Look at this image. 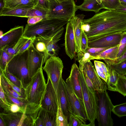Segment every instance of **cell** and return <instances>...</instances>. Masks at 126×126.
Returning a JSON list of instances; mask_svg holds the SVG:
<instances>
[{"label":"cell","mask_w":126,"mask_h":126,"mask_svg":"<svg viewBox=\"0 0 126 126\" xmlns=\"http://www.w3.org/2000/svg\"><path fill=\"white\" fill-rule=\"evenodd\" d=\"M79 63V69H82L86 72L93 83L97 93H101L106 91L107 89L106 83L99 76L91 61L84 63Z\"/></svg>","instance_id":"obj_10"},{"label":"cell","mask_w":126,"mask_h":126,"mask_svg":"<svg viewBox=\"0 0 126 126\" xmlns=\"http://www.w3.org/2000/svg\"><path fill=\"white\" fill-rule=\"evenodd\" d=\"M47 18H57L69 21L75 15L77 5L74 0H67L59 3L55 0H48Z\"/></svg>","instance_id":"obj_6"},{"label":"cell","mask_w":126,"mask_h":126,"mask_svg":"<svg viewBox=\"0 0 126 126\" xmlns=\"http://www.w3.org/2000/svg\"><path fill=\"white\" fill-rule=\"evenodd\" d=\"M126 51V32H122L121 39L119 45V48L117 59L122 56Z\"/></svg>","instance_id":"obj_42"},{"label":"cell","mask_w":126,"mask_h":126,"mask_svg":"<svg viewBox=\"0 0 126 126\" xmlns=\"http://www.w3.org/2000/svg\"><path fill=\"white\" fill-rule=\"evenodd\" d=\"M126 60V51L122 56L117 58L114 62L115 63H118Z\"/></svg>","instance_id":"obj_51"},{"label":"cell","mask_w":126,"mask_h":126,"mask_svg":"<svg viewBox=\"0 0 126 126\" xmlns=\"http://www.w3.org/2000/svg\"><path fill=\"white\" fill-rule=\"evenodd\" d=\"M38 4L43 8L48 10V0H38Z\"/></svg>","instance_id":"obj_50"},{"label":"cell","mask_w":126,"mask_h":126,"mask_svg":"<svg viewBox=\"0 0 126 126\" xmlns=\"http://www.w3.org/2000/svg\"><path fill=\"white\" fill-rule=\"evenodd\" d=\"M103 9L117 10L122 5L120 0H101Z\"/></svg>","instance_id":"obj_34"},{"label":"cell","mask_w":126,"mask_h":126,"mask_svg":"<svg viewBox=\"0 0 126 126\" xmlns=\"http://www.w3.org/2000/svg\"><path fill=\"white\" fill-rule=\"evenodd\" d=\"M46 87L42 68L32 77L31 81L24 89L27 105L31 107L41 105Z\"/></svg>","instance_id":"obj_3"},{"label":"cell","mask_w":126,"mask_h":126,"mask_svg":"<svg viewBox=\"0 0 126 126\" xmlns=\"http://www.w3.org/2000/svg\"><path fill=\"white\" fill-rule=\"evenodd\" d=\"M4 7L8 8L20 7L29 5L36 6L38 0H3Z\"/></svg>","instance_id":"obj_26"},{"label":"cell","mask_w":126,"mask_h":126,"mask_svg":"<svg viewBox=\"0 0 126 126\" xmlns=\"http://www.w3.org/2000/svg\"><path fill=\"white\" fill-rule=\"evenodd\" d=\"M64 80L62 77L60 80L58 87L59 103L63 114L68 120L72 114V110L64 84Z\"/></svg>","instance_id":"obj_17"},{"label":"cell","mask_w":126,"mask_h":126,"mask_svg":"<svg viewBox=\"0 0 126 126\" xmlns=\"http://www.w3.org/2000/svg\"><path fill=\"white\" fill-rule=\"evenodd\" d=\"M69 21L57 18H46L36 24H26L23 36L30 38L49 40Z\"/></svg>","instance_id":"obj_2"},{"label":"cell","mask_w":126,"mask_h":126,"mask_svg":"<svg viewBox=\"0 0 126 126\" xmlns=\"http://www.w3.org/2000/svg\"><path fill=\"white\" fill-rule=\"evenodd\" d=\"M65 46L66 54L72 60L76 56V45L73 25L71 19L66 24L65 35Z\"/></svg>","instance_id":"obj_15"},{"label":"cell","mask_w":126,"mask_h":126,"mask_svg":"<svg viewBox=\"0 0 126 126\" xmlns=\"http://www.w3.org/2000/svg\"><path fill=\"white\" fill-rule=\"evenodd\" d=\"M29 39V38L23 36L14 47H5L3 49L10 55H14L18 53L20 50Z\"/></svg>","instance_id":"obj_30"},{"label":"cell","mask_w":126,"mask_h":126,"mask_svg":"<svg viewBox=\"0 0 126 126\" xmlns=\"http://www.w3.org/2000/svg\"><path fill=\"white\" fill-rule=\"evenodd\" d=\"M23 114L20 112L0 113V117L4 121L5 126H19Z\"/></svg>","instance_id":"obj_21"},{"label":"cell","mask_w":126,"mask_h":126,"mask_svg":"<svg viewBox=\"0 0 126 126\" xmlns=\"http://www.w3.org/2000/svg\"><path fill=\"white\" fill-rule=\"evenodd\" d=\"M28 49L14 55L7 66L9 72L20 81L24 89L31 80L28 71Z\"/></svg>","instance_id":"obj_4"},{"label":"cell","mask_w":126,"mask_h":126,"mask_svg":"<svg viewBox=\"0 0 126 126\" xmlns=\"http://www.w3.org/2000/svg\"><path fill=\"white\" fill-rule=\"evenodd\" d=\"M5 94L6 99L9 103L11 104H16L24 109H25L27 104L26 101H22L12 96Z\"/></svg>","instance_id":"obj_40"},{"label":"cell","mask_w":126,"mask_h":126,"mask_svg":"<svg viewBox=\"0 0 126 126\" xmlns=\"http://www.w3.org/2000/svg\"><path fill=\"white\" fill-rule=\"evenodd\" d=\"M79 69L83 73L85 80L88 87L94 92L97 93L95 89L93 83L87 76L86 72L82 69Z\"/></svg>","instance_id":"obj_46"},{"label":"cell","mask_w":126,"mask_h":126,"mask_svg":"<svg viewBox=\"0 0 126 126\" xmlns=\"http://www.w3.org/2000/svg\"><path fill=\"white\" fill-rule=\"evenodd\" d=\"M119 45L106 49L95 57L91 56V60H107L115 61L117 59L119 48Z\"/></svg>","instance_id":"obj_23"},{"label":"cell","mask_w":126,"mask_h":126,"mask_svg":"<svg viewBox=\"0 0 126 126\" xmlns=\"http://www.w3.org/2000/svg\"><path fill=\"white\" fill-rule=\"evenodd\" d=\"M0 84L5 94L23 101H26V98L15 91L8 83L2 72L0 71Z\"/></svg>","instance_id":"obj_25"},{"label":"cell","mask_w":126,"mask_h":126,"mask_svg":"<svg viewBox=\"0 0 126 126\" xmlns=\"http://www.w3.org/2000/svg\"><path fill=\"white\" fill-rule=\"evenodd\" d=\"M106 60L111 64L118 74L121 75L126 74V60L118 63H115L113 61Z\"/></svg>","instance_id":"obj_37"},{"label":"cell","mask_w":126,"mask_h":126,"mask_svg":"<svg viewBox=\"0 0 126 126\" xmlns=\"http://www.w3.org/2000/svg\"><path fill=\"white\" fill-rule=\"evenodd\" d=\"M0 71L2 72L3 74L6 77L15 85L19 88H23L20 81L10 73L8 71L7 67L4 71H2L1 70Z\"/></svg>","instance_id":"obj_41"},{"label":"cell","mask_w":126,"mask_h":126,"mask_svg":"<svg viewBox=\"0 0 126 126\" xmlns=\"http://www.w3.org/2000/svg\"><path fill=\"white\" fill-rule=\"evenodd\" d=\"M42 108L41 105L33 107L27 105L23 115L22 126H34Z\"/></svg>","instance_id":"obj_18"},{"label":"cell","mask_w":126,"mask_h":126,"mask_svg":"<svg viewBox=\"0 0 126 126\" xmlns=\"http://www.w3.org/2000/svg\"><path fill=\"white\" fill-rule=\"evenodd\" d=\"M98 98V109L96 120L99 126H112L114 125L111 117L113 107L106 91L97 93Z\"/></svg>","instance_id":"obj_7"},{"label":"cell","mask_w":126,"mask_h":126,"mask_svg":"<svg viewBox=\"0 0 126 126\" xmlns=\"http://www.w3.org/2000/svg\"><path fill=\"white\" fill-rule=\"evenodd\" d=\"M34 126H44L43 122L39 116L36 120L35 122Z\"/></svg>","instance_id":"obj_52"},{"label":"cell","mask_w":126,"mask_h":126,"mask_svg":"<svg viewBox=\"0 0 126 126\" xmlns=\"http://www.w3.org/2000/svg\"><path fill=\"white\" fill-rule=\"evenodd\" d=\"M28 18L27 24L29 25L35 24L44 19L42 16H32Z\"/></svg>","instance_id":"obj_47"},{"label":"cell","mask_w":126,"mask_h":126,"mask_svg":"<svg viewBox=\"0 0 126 126\" xmlns=\"http://www.w3.org/2000/svg\"><path fill=\"white\" fill-rule=\"evenodd\" d=\"M0 106L4 110L5 113L11 112L10 108L11 104L9 103L7 100L5 93L2 86H0Z\"/></svg>","instance_id":"obj_36"},{"label":"cell","mask_w":126,"mask_h":126,"mask_svg":"<svg viewBox=\"0 0 126 126\" xmlns=\"http://www.w3.org/2000/svg\"><path fill=\"white\" fill-rule=\"evenodd\" d=\"M32 44L28 48V71L30 78L42 68L44 54L38 51Z\"/></svg>","instance_id":"obj_13"},{"label":"cell","mask_w":126,"mask_h":126,"mask_svg":"<svg viewBox=\"0 0 126 126\" xmlns=\"http://www.w3.org/2000/svg\"><path fill=\"white\" fill-rule=\"evenodd\" d=\"M112 112L119 117L126 116V102L114 106Z\"/></svg>","instance_id":"obj_39"},{"label":"cell","mask_w":126,"mask_h":126,"mask_svg":"<svg viewBox=\"0 0 126 126\" xmlns=\"http://www.w3.org/2000/svg\"><path fill=\"white\" fill-rule=\"evenodd\" d=\"M35 39L34 38H29L20 50L18 53H22L28 49L31 45L33 44Z\"/></svg>","instance_id":"obj_48"},{"label":"cell","mask_w":126,"mask_h":126,"mask_svg":"<svg viewBox=\"0 0 126 126\" xmlns=\"http://www.w3.org/2000/svg\"><path fill=\"white\" fill-rule=\"evenodd\" d=\"M88 39L84 30L82 29V33L81 40V51L84 52L89 47L88 46Z\"/></svg>","instance_id":"obj_43"},{"label":"cell","mask_w":126,"mask_h":126,"mask_svg":"<svg viewBox=\"0 0 126 126\" xmlns=\"http://www.w3.org/2000/svg\"><path fill=\"white\" fill-rule=\"evenodd\" d=\"M85 15L83 14L75 15L71 19L74 31L76 45V53L81 51V40L82 33V26Z\"/></svg>","instance_id":"obj_19"},{"label":"cell","mask_w":126,"mask_h":126,"mask_svg":"<svg viewBox=\"0 0 126 126\" xmlns=\"http://www.w3.org/2000/svg\"><path fill=\"white\" fill-rule=\"evenodd\" d=\"M33 44L35 49L38 51L44 54L43 64L49 57L47 53L46 44L44 40L35 39Z\"/></svg>","instance_id":"obj_31"},{"label":"cell","mask_w":126,"mask_h":126,"mask_svg":"<svg viewBox=\"0 0 126 126\" xmlns=\"http://www.w3.org/2000/svg\"><path fill=\"white\" fill-rule=\"evenodd\" d=\"M0 126H5L4 121L1 118H0Z\"/></svg>","instance_id":"obj_55"},{"label":"cell","mask_w":126,"mask_h":126,"mask_svg":"<svg viewBox=\"0 0 126 126\" xmlns=\"http://www.w3.org/2000/svg\"><path fill=\"white\" fill-rule=\"evenodd\" d=\"M56 126H68V119L63 114L60 104L56 114Z\"/></svg>","instance_id":"obj_35"},{"label":"cell","mask_w":126,"mask_h":126,"mask_svg":"<svg viewBox=\"0 0 126 126\" xmlns=\"http://www.w3.org/2000/svg\"><path fill=\"white\" fill-rule=\"evenodd\" d=\"M23 26H17L2 34L0 38V50L5 47H14L23 36Z\"/></svg>","instance_id":"obj_12"},{"label":"cell","mask_w":126,"mask_h":126,"mask_svg":"<svg viewBox=\"0 0 126 126\" xmlns=\"http://www.w3.org/2000/svg\"><path fill=\"white\" fill-rule=\"evenodd\" d=\"M56 114L42 108L39 116L44 126H56Z\"/></svg>","instance_id":"obj_27"},{"label":"cell","mask_w":126,"mask_h":126,"mask_svg":"<svg viewBox=\"0 0 126 126\" xmlns=\"http://www.w3.org/2000/svg\"><path fill=\"white\" fill-rule=\"evenodd\" d=\"M14 55H10L3 49L0 50V70L4 71L8 63Z\"/></svg>","instance_id":"obj_33"},{"label":"cell","mask_w":126,"mask_h":126,"mask_svg":"<svg viewBox=\"0 0 126 126\" xmlns=\"http://www.w3.org/2000/svg\"><path fill=\"white\" fill-rule=\"evenodd\" d=\"M45 63L43 69L51 81L56 93L58 104V87L60 79L62 77L63 63L61 59L56 56L50 57Z\"/></svg>","instance_id":"obj_8"},{"label":"cell","mask_w":126,"mask_h":126,"mask_svg":"<svg viewBox=\"0 0 126 126\" xmlns=\"http://www.w3.org/2000/svg\"><path fill=\"white\" fill-rule=\"evenodd\" d=\"M47 77L46 90L41 105L43 109L56 114L58 106L57 99L51 81Z\"/></svg>","instance_id":"obj_11"},{"label":"cell","mask_w":126,"mask_h":126,"mask_svg":"<svg viewBox=\"0 0 126 126\" xmlns=\"http://www.w3.org/2000/svg\"><path fill=\"white\" fill-rule=\"evenodd\" d=\"M77 9L82 11H93L96 13L103 9L101 0H84L80 5H77Z\"/></svg>","instance_id":"obj_22"},{"label":"cell","mask_w":126,"mask_h":126,"mask_svg":"<svg viewBox=\"0 0 126 126\" xmlns=\"http://www.w3.org/2000/svg\"><path fill=\"white\" fill-rule=\"evenodd\" d=\"M4 3L3 0H0V10L4 7Z\"/></svg>","instance_id":"obj_54"},{"label":"cell","mask_w":126,"mask_h":126,"mask_svg":"<svg viewBox=\"0 0 126 126\" xmlns=\"http://www.w3.org/2000/svg\"><path fill=\"white\" fill-rule=\"evenodd\" d=\"M123 32L88 41L89 47L110 48L119 44Z\"/></svg>","instance_id":"obj_14"},{"label":"cell","mask_w":126,"mask_h":126,"mask_svg":"<svg viewBox=\"0 0 126 126\" xmlns=\"http://www.w3.org/2000/svg\"><path fill=\"white\" fill-rule=\"evenodd\" d=\"M108 48L89 47L84 52H88L91 56L94 57H95L101 52Z\"/></svg>","instance_id":"obj_44"},{"label":"cell","mask_w":126,"mask_h":126,"mask_svg":"<svg viewBox=\"0 0 126 126\" xmlns=\"http://www.w3.org/2000/svg\"><path fill=\"white\" fill-rule=\"evenodd\" d=\"M120 0L122 4L126 5V0Z\"/></svg>","instance_id":"obj_56"},{"label":"cell","mask_w":126,"mask_h":126,"mask_svg":"<svg viewBox=\"0 0 126 126\" xmlns=\"http://www.w3.org/2000/svg\"><path fill=\"white\" fill-rule=\"evenodd\" d=\"M48 10L46 9L38 4L33 8L29 10L26 17L35 16H42L45 19L47 18Z\"/></svg>","instance_id":"obj_29"},{"label":"cell","mask_w":126,"mask_h":126,"mask_svg":"<svg viewBox=\"0 0 126 126\" xmlns=\"http://www.w3.org/2000/svg\"><path fill=\"white\" fill-rule=\"evenodd\" d=\"M103 60L107 65L108 71V77L107 83V89L110 91H116L118 73L113 68L111 64L107 60Z\"/></svg>","instance_id":"obj_24"},{"label":"cell","mask_w":126,"mask_h":126,"mask_svg":"<svg viewBox=\"0 0 126 126\" xmlns=\"http://www.w3.org/2000/svg\"></svg>","instance_id":"obj_58"},{"label":"cell","mask_w":126,"mask_h":126,"mask_svg":"<svg viewBox=\"0 0 126 126\" xmlns=\"http://www.w3.org/2000/svg\"><path fill=\"white\" fill-rule=\"evenodd\" d=\"M116 11L126 13V5L122 4L121 7Z\"/></svg>","instance_id":"obj_53"},{"label":"cell","mask_w":126,"mask_h":126,"mask_svg":"<svg viewBox=\"0 0 126 126\" xmlns=\"http://www.w3.org/2000/svg\"><path fill=\"white\" fill-rule=\"evenodd\" d=\"M57 2L60 3L62 2L67 0H55Z\"/></svg>","instance_id":"obj_57"},{"label":"cell","mask_w":126,"mask_h":126,"mask_svg":"<svg viewBox=\"0 0 126 126\" xmlns=\"http://www.w3.org/2000/svg\"><path fill=\"white\" fill-rule=\"evenodd\" d=\"M118 77L116 83L115 91L124 96H126V74H118Z\"/></svg>","instance_id":"obj_32"},{"label":"cell","mask_w":126,"mask_h":126,"mask_svg":"<svg viewBox=\"0 0 126 126\" xmlns=\"http://www.w3.org/2000/svg\"><path fill=\"white\" fill-rule=\"evenodd\" d=\"M25 109H24L16 105L12 104L10 107V111L11 112L13 113L20 112L23 113Z\"/></svg>","instance_id":"obj_49"},{"label":"cell","mask_w":126,"mask_h":126,"mask_svg":"<svg viewBox=\"0 0 126 126\" xmlns=\"http://www.w3.org/2000/svg\"><path fill=\"white\" fill-rule=\"evenodd\" d=\"M80 74L79 68L76 63H74L72 66L70 75L65 81L70 85L77 96L82 102L83 97L79 78Z\"/></svg>","instance_id":"obj_16"},{"label":"cell","mask_w":126,"mask_h":126,"mask_svg":"<svg viewBox=\"0 0 126 126\" xmlns=\"http://www.w3.org/2000/svg\"><path fill=\"white\" fill-rule=\"evenodd\" d=\"M82 28L88 41L126 32V13L106 9L84 19Z\"/></svg>","instance_id":"obj_1"},{"label":"cell","mask_w":126,"mask_h":126,"mask_svg":"<svg viewBox=\"0 0 126 126\" xmlns=\"http://www.w3.org/2000/svg\"><path fill=\"white\" fill-rule=\"evenodd\" d=\"M80 70L79 78L83 95L82 102L87 120L90 122V126H95V120L97 117L98 109L97 93L94 92L88 87L85 80L83 73Z\"/></svg>","instance_id":"obj_5"},{"label":"cell","mask_w":126,"mask_h":126,"mask_svg":"<svg viewBox=\"0 0 126 126\" xmlns=\"http://www.w3.org/2000/svg\"><path fill=\"white\" fill-rule=\"evenodd\" d=\"M4 75L6 80L9 84L11 86L13 89L19 95L23 96L26 98L25 90L23 88H20L18 87L11 82Z\"/></svg>","instance_id":"obj_45"},{"label":"cell","mask_w":126,"mask_h":126,"mask_svg":"<svg viewBox=\"0 0 126 126\" xmlns=\"http://www.w3.org/2000/svg\"><path fill=\"white\" fill-rule=\"evenodd\" d=\"M64 84L71 105L72 114L78 116L86 123L87 118L82 101L77 96L68 83L64 81Z\"/></svg>","instance_id":"obj_9"},{"label":"cell","mask_w":126,"mask_h":126,"mask_svg":"<svg viewBox=\"0 0 126 126\" xmlns=\"http://www.w3.org/2000/svg\"><path fill=\"white\" fill-rule=\"evenodd\" d=\"M68 126H90L89 124H86L82 119L78 116L72 114L69 116L68 120Z\"/></svg>","instance_id":"obj_38"},{"label":"cell","mask_w":126,"mask_h":126,"mask_svg":"<svg viewBox=\"0 0 126 126\" xmlns=\"http://www.w3.org/2000/svg\"><path fill=\"white\" fill-rule=\"evenodd\" d=\"M96 71L99 76L107 83L108 77V71L106 63L99 61L94 60Z\"/></svg>","instance_id":"obj_28"},{"label":"cell","mask_w":126,"mask_h":126,"mask_svg":"<svg viewBox=\"0 0 126 126\" xmlns=\"http://www.w3.org/2000/svg\"><path fill=\"white\" fill-rule=\"evenodd\" d=\"M35 6L33 5H29L13 8L4 7L0 10V16L26 17L28 11Z\"/></svg>","instance_id":"obj_20"}]
</instances>
